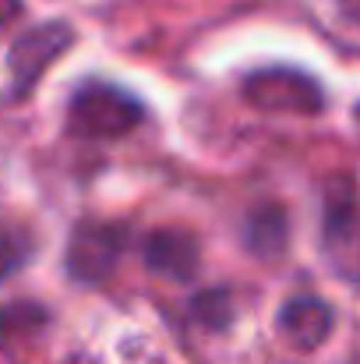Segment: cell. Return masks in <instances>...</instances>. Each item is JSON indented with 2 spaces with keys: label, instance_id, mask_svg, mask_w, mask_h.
I'll return each mask as SVG.
<instances>
[{
  "label": "cell",
  "instance_id": "obj_1",
  "mask_svg": "<svg viewBox=\"0 0 360 364\" xmlns=\"http://www.w3.org/2000/svg\"><path fill=\"white\" fill-rule=\"evenodd\" d=\"M141 124V103L117 85H85L67 107V131L89 141H110Z\"/></svg>",
  "mask_w": 360,
  "mask_h": 364
},
{
  "label": "cell",
  "instance_id": "obj_2",
  "mask_svg": "<svg viewBox=\"0 0 360 364\" xmlns=\"http://www.w3.org/2000/svg\"><path fill=\"white\" fill-rule=\"evenodd\" d=\"M244 100L254 110L265 114H300V117H315L325 110V92L322 85L297 71V68H261L254 75H247L244 82Z\"/></svg>",
  "mask_w": 360,
  "mask_h": 364
},
{
  "label": "cell",
  "instance_id": "obj_3",
  "mask_svg": "<svg viewBox=\"0 0 360 364\" xmlns=\"http://www.w3.org/2000/svg\"><path fill=\"white\" fill-rule=\"evenodd\" d=\"M71 43H75V32L67 21H46V25H36L25 36H18L14 46L7 50V68H4L11 100H25L32 92V85L46 75V68L64 50H71Z\"/></svg>",
  "mask_w": 360,
  "mask_h": 364
},
{
  "label": "cell",
  "instance_id": "obj_4",
  "mask_svg": "<svg viewBox=\"0 0 360 364\" xmlns=\"http://www.w3.org/2000/svg\"><path fill=\"white\" fill-rule=\"evenodd\" d=\"M120 247H124V234L117 227H110V223H78L71 241H67V255H64L67 276L85 283V287L103 283L117 269Z\"/></svg>",
  "mask_w": 360,
  "mask_h": 364
},
{
  "label": "cell",
  "instance_id": "obj_5",
  "mask_svg": "<svg viewBox=\"0 0 360 364\" xmlns=\"http://www.w3.org/2000/svg\"><path fill=\"white\" fill-rule=\"evenodd\" d=\"M141 258H145V269L163 276V279H173V283H191L195 272H198V237L191 230H180V227H166V230H156L145 247H141Z\"/></svg>",
  "mask_w": 360,
  "mask_h": 364
},
{
  "label": "cell",
  "instance_id": "obj_6",
  "mask_svg": "<svg viewBox=\"0 0 360 364\" xmlns=\"http://www.w3.org/2000/svg\"><path fill=\"white\" fill-rule=\"evenodd\" d=\"M332 308L325 304V301H318V297H293V301H286L283 304V311H279V329H283V336L293 343V347H300V350H315V347H322L325 340H329V333H332Z\"/></svg>",
  "mask_w": 360,
  "mask_h": 364
},
{
  "label": "cell",
  "instance_id": "obj_7",
  "mask_svg": "<svg viewBox=\"0 0 360 364\" xmlns=\"http://www.w3.org/2000/svg\"><path fill=\"white\" fill-rule=\"evenodd\" d=\"M244 244L254 258L261 262H272V258H283L286 244H290V220H286V209L283 205H261L247 216V227H244Z\"/></svg>",
  "mask_w": 360,
  "mask_h": 364
},
{
  "label": "cell",
  "instance_id": "obj_8",
  "mask_svg": "<svg viewBox=\"0 0 360 364\" xmlns=\"http://www.w3.org/2000/svg\"><path fill=\"white\" fill-rule=\"evenodd\" d=\"M360 220V191L350 173H339L325 188V237L347 241L357 230Z\"/></svg>",
  "mask_w": 360,
  "mask_h": 364
},
{
  "label": "cell",
  "instance_id": "obj_9",
  "mask_svg": "<svg viewBox=\"0 0 360 364\" xmlns=\"http://www.w3.org/2000/svg\"><path fill=\"white\" fill-rule=\"evenodd\" d=\"M191 315L209 329H227L234 322V297L230 290H205L191 301Z\"/></svg>",
  "mask_w": 360,
  "mask_h": 364
},
{
  "label": "cell",
  "instance_id": "obj_10",
  "mask_svg": "<svg viewBox=\"0 0 360 364\" xmlns=\"http://www.w3.org/2000/svg\"><path fill=\"white\" fill-rule=\"evenodd\" d=\"M32 255V241L14 230V227H0V279L14 276Z\"/></svg>",
  "mask_w": 360,
  "mask_h": 364
},
{
  "label": "cell",
  "instance_id": "obj_11",
  "mask_svg": "<svg viewBox=\"0 0 360 364\" xmlns=\"http://www.w3.org/2000/svg\"><path fill=\"white\" fill-rule=\"evenodd\" d=\"M21 14V0H0V28H7Z\"/></svg>",
  "mask_w": 360,
  "mask_h": 364
},
{
  "label": "cell",
  "instance_id": "obj_12",
  "mask_svg": "<svg viewBox=\"0 0 360 364\" xmlns=\"http://www.w3.org/2000/svg\"><path fill=\"white\" fill-rule=\"evenodd\" d=\"M336 11H339L347 21L360 25V0H336Z\"/></svg>",
  "mask_w": 360,
  "mask_h": 364
},
{
  "label": "cell",
  "instance_id": "obj_13",
  "mask_svg": "<svg viewBox=\"0 0 360 364\" xmlns=\"http://www.w3.org/2000/svg\"><path fill=\"white\" fill-rule=\"evenodd\" d=\"M354 121H357V131H360V103H357V110H354Z\"/></svg>",
  "mask_w": 360,
  "mask_h": 364
}]
</instances>
